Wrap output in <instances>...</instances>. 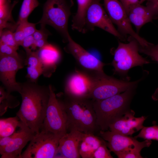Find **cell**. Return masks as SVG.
Wrapping results in <instances>:
<instances>
[{"mask_svg":"<svg viewBox=\"0 0 158 158\" xmlns=\"http://www.w3.org/2000/svg\"><path fill=\"white\" fill-rule=\"evenodd\" d=\"M0 34V42L10 46L17 50L18 49L19 46L16 42L12 31L7 29L3 30Z\"/></svg>","mask_w":158,"mask_h":158,"instance_id":"28","label":"cell"},{"mask_svg":"<svg viewBox=\"0 0 158 158\" xmlns=\"http://www.w3.org/2000/svg\"><path fill=\"white\" fill-rule=\"evenodd\" d=\"M65 95L63 100L61 101L66 114L68 132L77 130L94 134L97 126L93 100L90 98L76 99Z\"/></svg>","mask_w":158,"mask_h":158,"instance_id":"2","label":"cell"},{"mask_svg":"<svg viewBox=\"0 0 158 158\" xmlns=\"http://www.w3.org/2000/svg\"><path fill=\"white\" fill-rule=\"evenodd\" d=\"M158 46V44L157 45Z\"/></svg>","mask_w":158,"mask_h":158,"instance_id":"43","label":"cell"},{"mask_svg":"<svg viewBox=\"0 0 158 158\" xmlns=\"http://www.w3.org/2000/svg\"><path fill=\"white\" fill-rule=\"evenodd\" d=\"M105 141L91 133H84L79 147V152L82 158H92L94 153L99 147Z\"/></svg>","mask_w":158,"mask_h":158,"instance_id":"20","label":"cell"},{"mask_svg":"<svg viewBox=\"0 0 158 158\" xmlns=\"http://www.w3.org/2000/svg\"><path fill=\"white\" fill-rule=\"evenodd\" d=\"M65 50L71 54L83 67L97 73H104L105 64L76 42L70 36Z\"/></svg>","mask_w":158,"mask_h":158,"instance_id":"15","label":"cell"},{"mask_svg":"<svg viewBox=\"0 0 158 158\" xmlns=\"http://www.w3.org/2000/svg\"><path fill=\"white\" fill-rule=\"evenodd\" d=\"M137 87L106 99L93 101L96 124L100 130H107L110 124L129 109Z\"/></svg>","mask_w":158,"mask_h":158,"instance_id":"3","label":"cell"},{"mask_svg":"<svg viewBox=\"0 0 158 158\" xmlns=\"http://www.w3.org/2000/svg\"><path fill=\"white\" fill-rule=\"evenodd\" d=\"M127 15L131 23L135 26L137 33L144 25L152 22L153 20L147 7L141 4L136 5L131 8Z\"/></svg>","mask_w":158,"mask_h":158,"instance_id":"19","label":"cell"},{"mask_svg":"<svg viewBox=\"0 0 158 158\" xmlns=\"http://www.w3.org/2000/svg\"><path fill=\"white\" fill-rule=\"evenodd\" d=\"M39 4L37 0H23L20 9L18 19L16 23V25L18 26L22 22L28 20L29 15Z\"/></svg>","mask_w":158,"mask_h":158,"instance_id":"23","label":"cell"},{"mask_svg":"<svg viewBox=\"0 0 158 158\" xmlns=\"http://www.w3.org/2000/svg\"><path fill=\"white\" fill-rule=\"evenodd\" d=\"M15 40L17 44L21 46L24 39L25 37L24 33L17 26L15 32L13 33Z\"/></svg>","mask_w":158,"mask_h":158,"instance_id":"39","label":"cell"},{"mask_svg":"<svg viewBox=\"0 0 158 158\" xmlns=\"http://www.w3.org/2000/svg\"><path fill=\"white\" fill-rule=\"evenodd\" d=\"M146 6L150 12L153 19H158V0H147Z\"/></svg>","mask_w":158,"mask_h":158,"instance_id":"35","label":"cell"},{"mask_svg":"<svg viewBox=\"0 0 158 158\" xmlns=\"http://www.w3.org/2000/svg\"><path fill=\"white\" fill-rule=\"evenodd\" d=\"M92 0H77V11L73 16L71 28L73 30L83 33L85 15Z\"/></svg>","mask_w":158,"mask_h":158,"instance_id":"21","label":"cell"},{"mask_svg":"<svg viewBox=\"0 0 158 158\" xmlns=\"http://www.w3.org/2000/svg\"><path fill=\"white\" fill-rule=\"evenodd\" d=\"M139 46L140 52L149 57L152 60L158 63V46L149 42L147 44Z\"/></svg>","mask_w":158,"mask_h":158,"instance_id":"27","label":"cell"},{"mask_svg":"<svg viewBox=\"0 0 158 158\" xmlns=\"http://www.w3.org/2000/svg\"><path fill=\"white\" fill-rule=\"evenodd\" d=\"M153 126L144 127L139 133L134 137L142 138L144 140H155L158 141V125L155 121L152 123Z\"/></svg>","mask_w":158,"mask_h":158,"instance_id":"26","label":"cell"},{"mask_svg":"<svg viewBox=\"0 0 158 158\" xmlns=\"http://www.w3.org/2000/svg\"><path fill=\"white\" fill-rule=\"evenodd\" d=\"M93 80L83 73L78 72L74 73L66 80L65 87V95L76 99L90 98Z\"/></svg>","mask_w":158,"mask_h":158,"instance_id":"14","label":"cell"},{"mask_svg":"<svg viewBox=\"0 0 158 158\" xmlns=\"http://www.w3.org/2000/svg\"><path fill=\"white\" fill-rule=\"evenodd\" d=\"M140 152L137 150H128L116 155L118 158H142Z\"/></svg>","mask_w":158,"mask_h":158,"instance_id":"38","label":"cell"},{"mask_svg":"<svg viewBox=\"0 0 158 158\" xmlns=\"http://www.w3.org/2000/svg\"><path fill=\"white\" fill-rule=\"evenodd\" d=\"M124 8L127 14L130 10L133 7L141 4L147 0H119Z\"/></svg>","mask_w":158,"mask_h":158,"instance_id":"37","label":"cell"},{"mask_svg":"<svg viewBox=\"0 0 158 158\" xmlns=\"http://www.w3.org/2000/svg\"><path fill=\"white\" fill-rule=\"evenodd\" d=\"M93 83L90 98L93 101L107 99L124 92L130 88L137 86L144 77L133 81L118 79L108 76L104 73H97Z\"/></svg>","mask_w":158,"mask_h":158,"instance_id":"7","label":"cell"},{"mask_svg":"<svg viewBox=\"0 0 158 158\" xmlns=\"http://www.w3.org/2000/svg\"><path fill=\"white\" fill-rule=\"evenodd\" d=\"M27 73L26 77L29 81L36 83L40 76L42 74L43 70L41 68L27 66Z\"/></svg>","mask_w":158,"mask_h":158,"instance_id":"31","label":"cell"},{"mask_svg":"<svg viewBox=\"0 0 158 158\" xmlns=\"http://www.w3.org/2000/svg\"><path fill=\"white\" fill-rule=\"evenodd\" d=\"M20 84L19 93L22 102L16 116L36 134L40 130L45 116L50 96L49 86L29 80Z\"/></svg>","mask_w":158,"mask_h":158,"instance_id":"1","label":"cell"},{"mask_svg":"<svg viewBox=\"0 0 158 158\" xmlns=\"http://www.w3.org/2000/svg\"><path fill=\"white\" fill-rule=\"evenodd\" d=\"M18 127L10 143L0 150L1 158H20L22 150L35 134L20 120Z\"/></svg>","mask_w":158,"mask_h":158,"instance_id":"13","label":"cell"},{"mask_svg":"<svg viewBox=\"0 0 158 158\" xmlns=\"http://www.w3.org/2000/svg\"><path fill=\"white\" fill-rule=\"evenodd\" d=\"M84 133L72 130L62 136L59 140L56 158H79V147Z\"/></svg>","mask_w":158,"mask_h":158,"instance_id":"17","label":"cell"},{"mask_svg":"<svg viewBox=\"0 0 158 158\" xmlns=\"http://www.w3.org/2000/svg\"><path fill=\"white\" fill-rule=\"evenodd\" d=\"M135 112L128 109L123 115L110 125V130L122 135L132 136L135 133L141 130L146 117L142 116L135 117Z\"/></svg>","mask_w":158,"mask_h":158,"instance_id":"16","label":"cell"},{"mask_svg":"<svg viewBox=\"0 0 158 158\" xmlns=\"http://www.w3.org/2000/svg\"><path fill=\"white\" fill-rule=\"evenodd\" d=\"M101 0H92L86 13L83 33L92 31L98 27L122 41L126 38L114 27L105 10L101 3Z\"/></svg>","mask_w":158,"mask_h":158,"instance_id":"9","label":"cell"},{"mask_svg":"<svg viewBox=\"0 0 158 158\" xmlns=\"http://www.w3.org/2000/svg\"><path fill=\"white\" fill-rule=\"evenodd\" d=\"M152 98L154 101H158V87L155 90L152 96Z\"/></svg>","mask_w":158,"mask_h":158,"instance_id":"42","label":"cell"},{"mask_svg":"<svg viewBox=\"0 0 158 158\" xmlns=\"http://www.w3.org/2000/svg\"><path fill=\"white\" fill-rule=\"evenodd\" d=\"M21 58L11 56H0V80L8 92H19L20 83L16 80L18 71L23 67Z\"/></svg>","mask_w":158,"mask_h":158,"instance_id":"12","label":"cell"},{"mask_svg":"<svg viewBox=\"0 0 158 158\" xmlns=\"http://www.w3.org/2000/svg\"><path fill=\"white\" fill-rule=\"evenodd\" d=\"M37 24L29 22L28 20L21 23L18 26L22 30L25 37L32 35L36 30L35 25Z\"/></svg>","mask_w":158,"mask_h":158,"instance_id":"32","label":"cell"},{"mask_svg":"<svg viewBox=\"0 0 158 158\" xmlns=\"http://www.w3.org/2000/svg\"><path fill=\"white\" fill-rule=\"evenodd\" d=\"M37 51L42 65V74L45 77H49L60 60V52L55 47L49 44Z\"/></svg>","mask_w":158,"mask_h":158,"instance_id":"18","label":"cell"},{"mask_svg":"<svg viewBox=\"0 0 158 158\" xmlns=\"http://www.w3.org/2000/svg\"><path fill=\"white\" fill-rule=\"evenodd\" d=\"M105 9L113 23L118 28V32L123 36L127 35L137 40L140 45L148 42L140 36L133 30L127 13L119 0H103Z\"/></svg>","mask_w":158,"mask_h":158,"instance_id":"10","label":"cell"},{"mask_svg":"<svg viewBox=\"0 0 158 158\" xmlns=\"http://www.w3.org/2000/svg\"><path fill=\"white\" fill-rule=\"evenodd\" d=\"M100 137L107 141V146L111 152L116 155L128 150L141 152L144 147H149L152 143L151 140H146L140 142L134 137L126 136L110 131L100 130Z\"/></svg>","mask_w":158,"mask_h":158,"instance_id":"11","label":"cell"},{"mask_svg":"<svg viewBox=\"0 0 158 158\" xmlns=\"http://www.w3.org/2000/svg\"><path fill=\"white\" fill-rule=\"evenodd\" d=\"M139 52L138 43L134 38L131 37L127 43L119 41L117 47L113 53L111 63L114 73L120 76L121 79L129 81L130 78L128 73L131 69L150 63Z\"/></svg>","mask_w":158,"mask_h":158,"instance_id":"4","label":"cell"},{"mask_svg":"<svg viewBox=\"0 0 158 158\" xmlns=\"http://www.w3.org/2000/svg\"><path fill=\"white\" fill-rule=\"evenodd\" d=\"M107 147V142L105 141L95 151L92 158H113L111 154V152Z\"/></svg>","mask_w":158,"mask_h":158,"instance_id":"30","label":"cell"},{"mask_svg":"<svg viewBox=\"0 0 158 158\" xmlns=\"http://www.w3.org/2000/svg\"><path fill=\"white\" fill-rule=\"evenodd\" d=\"M18 1L11 4L10 0H0V19L8 22H13L11 17V11Z\"/></svg>","mask_w":158,"mask_h":158,"instance_id":"25","label":"cell"},{"mask_svg":"<svg viewBox=\"0 0 158 158\" xmlns=\"http://www.w3.org/2000/svg\"><path fill=\"white\" fill-rule=\"evenodd\" d=\"M35 40L32 35L28 36L25 37L23 41L21 46L25 50V51L36 49L35 46Z\"/></svg>","mask_w":158,"mask_h":158,"instance_id":"36","label":"cell"},{"mask_svg":"<svg viewBox=\"0 0 158 158\" xmlns=\"http://www.w3.org/2000/svg\"><path fill=\"white\" fill-rule=\"evenodd\" d=\"M45 26L41 25L40 29L36 30L32 35L35 41L41 39H47L49 35H51V33L45 28Z\"/></svg>","mask_w":158,"mask_h":158,"instance_id":"34","label":"cell"},{"mask_svg":"<svg viewBox=\"0 0 158 158\" xmlns=\"http://www.w3.org/2000/svg\"><path fill=\"white\" fill-rule=\"evenodd\" d=\"M5 91L4 88L0 87V107L7 109L8 107L14 108L19 104V101L15 97Z\"/></svg>","mask_w":158,"mask_h":158,"instance_id":"24","label":"cell"},{"mask_svg":"<svg viewBox=\"0 0 158 158\" xmlns=\"http://www.w3.org/2000/svg\"><path fill=\"white\" fill-rule=\"evenodd\" d=\"M11 56L21 58L17 50L6 44L0 42V56Z\"/></svg>","mask_w":158,"mask_h":158,"instance_id":"33","label":"cell"},{"mask_svg":"<svg viewBox=\"0 0 158 158\" xmlns=\"http://www.w3.org/2000/svg\"><path fill=\"white\" fill-rule=\"evenodd\" d=\"M14 133L10 136L0 138V150L4 148L10 143L14 137Z\"/></svg>","mask_w":158,"mask_h":158,"instance_id":"40","label":"cell"},{"mask_svg":"<svg viewBox=\"0 0 158 158\" xmlns=\"http://www.w3.org/2000/svg\"><path fill=\"white\" fill-rule=\"evenodd\" d=\"M48 44L47 39H42L38 40H35V46L36 49L37 47L39 49L45 46Z\"/></svg>","mask_w":158,"mask_h":158,"instance_id":"41","label":"cell"},{"mask_svg":"<svg viewBox=\"0 0 158 158\" xmlns=\"http://www.w3.org/2000/svg\"><path fill=\"white\" fill-rule=\"evenodd\" d=\"M49 86V98L41 129L49 131L61 137L68 133L66 114L61 101L57 98L52 86Z\"/></svg>","mask_w":158,"mask_h":158,"instance_id":"8","label":"cell"},{"mask_svg":"<svg viewBox=\"0 0 158 158\" xmlns=\"http://www.w3.org/2000/svg\"><path fill=\"white\" fill-rule=\"evenodd\" d=\"M73 5V0H47L43 5L42 17L36 24L51 25L61 35L63 41L67 42L71 36L68 21Z\"/></svg>","mask_w":158,"mask_h":158,"instance_id":"5","label":"cell"},{"mask_svg":"<svg viewBox=\"0 0 158 158\" xmlns=\"http://www.w3.org/2000/svg\"><path fill=\"white\" fill-rule=\"evenodd\" d=\"M61 138L51 132L41 129L35 134L20 158H56Z\"/></svg>","mask_w":158,"mask_h":158,"instance_id":"6","label":"cell"},{"mask_svg":"<svg viewBox=\"0 0 158 158\" xmlns=\"http://www.w3.org/2000/svg\"><path fill=\"white\" fill-rule=\"evenodd\" d=\"M26 57L24 62L25 65L42 68V65L37 51H32L30 50L26 51Z\"/></svg>","mask_w":158,"mask_h":158,"instance_id":"29","label":"cell"},{"mask_svg":"<svg viewBox=\"0 0 158 158\" xmlns=\"http://www.w3.org/2000/svg\"><path fill=\"white\" fill-rule=\"evenodd\" d=\"M20 121L19 118L16 115L14 117L0 119V138L13 134L18 127Z\"/></svg>","mask_w":158,"mask_h":158,"instance_id":"22","label":"cell"}]
</instances>
